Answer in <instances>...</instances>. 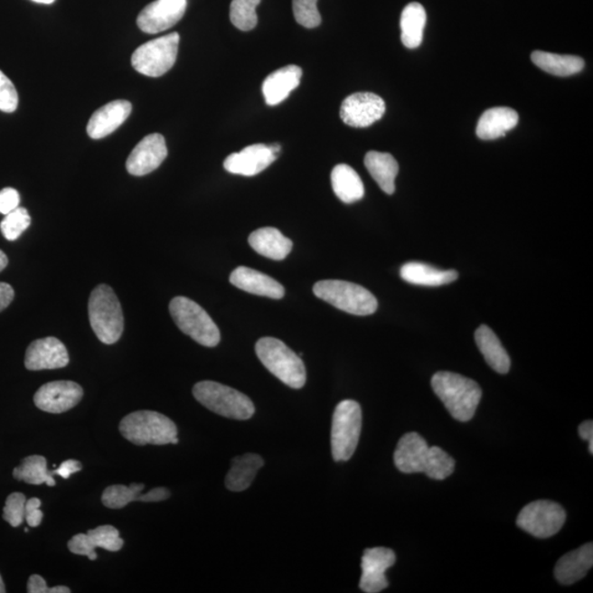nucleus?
<instances>
[{
	"instance_id": "nucleus-5",
	"label": "nucleus",
	"mask_w": 593,
	"mask_h": 593,
	"mask_svg": "<svg viewBox=\"0 0 593 593\" xmlns=\"http://www.w3.org/2000/svg\"><path fill=\"white\" fill-rule=\"evenodd\" d=\"M255 352L262 364L283 381L286 386L300 390L306 381L303 360L278 339L263 337L255 345Z\"/></svg>"
},
{
	"instance_id": "nucleus-49",
	"label": "nucleus",
	"mask_w": 593,
	"mask_h": 593,
	"mask_svg": "<svg viewBox=\"0 0 593 593\" xmlns=\"http://www.w3.org/2000/svg\"><path fill=\"white\" fill-rule=\"evenodd\" d=\"M33 2L38 3V4L50 5V4H53L55 2V0H33Z\"/></svg>"
},
{
	"instance_id": "nucleus-15",
	"label": "nucleus",
	"mask_w": 593,
	"mask_h": 593,
	"mask_svg": "<svg viewBox=\"0 0 593 593\" xmlns=\"http://www.w3.org/2000/svg\"><path fill=\"white\" fill-rule=\"evenodd\" d=\"M186 8L187 0H155L142 10L136 23L143 33H160L180 22Z\"/></svg>"
},
{
	"instance_id": "nucleus-48",
	"label": "nucleus",
	"mask_w": 593,
	"mask_h": 593,
	"mask_svg": "<svg viewBox=\"0 0 593 593\" xmlns=\"http://www.w3.org/2000/svg\"><path fill=\"white\" fill-rule=\"evenodd\" d=\"M268 146L270 148V151H272L273 155L278 157L279 153L281 151V146L278 145V143H275V145H270Z\"/></svg>"
},
{
	"instance_id": "nucleus-27",
	"label": "nucleus",
	"mask_w": 593,
	"mask_h": 593,
	"mask_svg": "<svg viewBox=\"0 0 593 593\" xmlns=\"http://www.w3.org/2000/svg\"><path fill=\"white\" fill-rule=\"evenodd\" d=\"M475 340L489 366L499 374H507L511 366L510 356L494 332L487 325H480Z\"/></svg>"
},
{
	"instance_id": "nucleus-44",
	"label": "nucleus",
	"mask_w": 593,
	"mask_h": 593,
	"mask_svg": "<svg viewBox=\"0 0 593 593\" xmlns=\"http://www.w3.org/2000/svg\"><path fill=\"white\" fill-rule=\"evenodd\" d=\"M171 497V492L167 488L158 487L142 494L139 497L140 503H160Z\"/></svg>"
},
{
	"instance_id": "nucleus-34",
	"label": "nucleus",
	"mask_w": 593,
	"mask_h": 593,
	"mask_svg": "<svg viewBox=\"0 0 593 593\" xmlns=\"http://www.w3.org/2000/svg\"><path fill=\"white\" fill-rule=\"evenodd\" d=\"M145 488L143 484H132L129 487L124 485H110L102 494L101 501L107 508L122 509L135 501H139Z\"/></svg>"
},
{
	"instance_id": "nucleus-18",
	"label": "nucleus",
	"mask_w": 593,
	"mask_h": 593,
	"mask_svg": "<svg viewBox=\"0 0 593 593\" xmlns=\"http://www.w3.org/2000/svg\"><path fill=\"white\" fill-rule=\"evenodd\" d=\"M125 541L119 531L112 525H101L89 530L87 534H78L69 541V550L75 555L87 556L90 560H97V547L109 551H119Z\"/></svg>"
},
{
	"instance_id": "nucleus-35",
	"label": "nucleus",
	"mask_w": 593,
	"mask_h": 593,
	"mask_svg": "<svg viewBox=\"0 0 593 593\" xmlns=\"http://www.w3.org/2000/svg\"><path fill=\"white\" fill-rule=\"evenodd\" d=\"M260 0H232L230 6V20L241 32H250L257 27L259 18L257 7Z\"/></svg>"
},
{
	"instance_id": "nucleus-4",
	"label": "nucleus",
	"mask_w": 593,
	"mask_h": 593,
	"mask_svg": "<svg viewBox=\"0 0 593 593\" xmlns=\"http://www.w3.org/2000/svg\"><path fill=\"white\" fill-rule=\"evenodd\" d=\"M120 433L127 441L139 445L177 444V427L170 418L155 411H136L122 419Z\"/></svg>"
},
{
	"instance_id": "nucleus-46",
	"label": "nucleus",
	"mask_w": 593,
	"mask_h": 593,
	"mask_svg": "<svg viewBox=\"0 0 593 593\" xmlns=\"http://www.w3.org/2000/svg\"><path fill=\"white\" fill-rule=\"evenodd\" d=\"M578 433L582 439L589 444V452L593 454V423L591 420L585 421L581 423L579 428H578Z\"/></svg>"
},
{
	"instance_id": "nucleus-25",
	"label": "nucleus",
	"mask_w": 593,
	"mask_h": 593,
	"mask_svg": "<svg viewBox=\"0 0 593 593\" xmlns=\"http://www.w3.org/2000/svg\"><path fill=\"white\" fill-rule=\"evenodd\" d=\"M249 243L255 252L273 260H283L293 249V241L279 230L268 227L250 233Z\"/></svg>"
},
{
	"instance_id": "nucleus-32",
	"label": "nucleus",
	"mask_w": 593,
	"mask_h": 593,
	"mask_svg": "<svg viewBox=\"0 0 593 593\" xmlns=\"http://www.w3.org/2000/svg\"><path fill=\"white\" fill-rule=\"evenodd\" d=\"M427 24L426 9L419 3L407 5L401 14V41L408 49L420 47L423 40V30Z\"/></svg>"
},
{
	"instance_id": "nucleus-33",
	"label": "nucleus",
	"mask_w": 593,
	"mask_h": 593,
	"mask_svg": "<svg viewBox=\"0 0 593 593\" xmlns=\"http://www.w3.org/2000/svg\"><path fill=\"white\" fill-rule=\"evenodd\" d=\"M14 477L29 485L47 484L54 487L53 475L49 472L47 459L40 455L25 457L20 466L14 469Z\"/></svg>"
},
{
	"instance_id": "nucleus-11",
	"label": "nucleus",
	"mask_w": 593,
	"mask_h": 593,
	"mask_svg": "<svg viewBox=\"0 0 593 593\" xmlns=\"http://www.w3.org/2000/svg\"><path fill=\"white\" fill-rule=\"evenodd\" d=\"M566 521L560 504L550 500H538L521 510L516 524L538 539H549L559 533Z\"/></svg>"
},
{
	"instance_id": "nucleus-24",
	"label": "nucleus",
	"mask_w": 593,
	"mask_h": 593,
	"mask_svg": "<svg viewBox=\"0 0 593 593\" xmlns=\"http://www.w3.org/2000/svg\"><path fill=\"white\" fill-rule=\"evenodd\" d=\"M519 124V115L508 107H495L485 111L477 125V136L482 140H495L507 135Z\"/></svg>"
},
{
	"instance_id": "nucleus-14",
	"label": "nucleus",
	"mask_w": 593,
	"mask_h": 593,
	"mask_svg": "<svg viewBox=\"0 0 593 593\" xmlns=\"http://www.w3.org/2000/svg\"><path fill=\"white\" fill-rule=\"evenodd\" d=\"M396 554L387 547L367 549L362 557L360 588L362 592L378 593L390 586L386 571L395 565Z\"/></svg>"
},
{
	"instance_id": "nucleus-1",
	"label": "nucleus",
	"mask_w": 593,
	"mask_h": 593,
	"mask_svg": "<svg viewBox=\"0 0 593 593\" xmlns=\"http://www.w3.org/2000/svg\"><path fill=\"white\" fill-rule=\"evenodd\" d=\"M396 467L403 474L424 473L428 478L444 480L451 476L455 461L441 447H429L420 434L410 432L399 439L395 455Z\"/></svg>"
},
{
	"instance_id": "nucleus-41",
	"label": "nucleus",
	"mask_w": 593,
	"mask_h": 593,
	"mask_svg": "<svg viewBox=\"0 0 593 593\" xmlns=\"http://www.w3.org/2000/svg\"><path fill=\"white\" fill-rule=\"evenodd\" d=\"M20 195L16 189L4 188L0 192V213L6 214L14 211L19 207Z\"/></svg>"
},
{
	"instance_id": "nucleus-38",
	"label": "nucleus",
	"mask_w": 593,
	"mask_h": 593,
	"mask_svg": "<svg viewBox=\"0 0 593 593\" xmlns=\"http://www.w3.org/2000/svg\"><path fill=\"white\" fill-rule=\"evenodd\" d=\"M25 495L20 493H14L9 495L6 504L4 508V520L6 521L13 528H18L24 521L25 513Z\"/></svg>"
},
{
	"instance_id": "nucleus-3",
	"label": "nucleus",
	"mask_w": 593,
	"mask_h": 593,
	"mask_svg": "<svg viewBox=\"0 0 593 593\" xmlns=\"http://www.w3.org/2000/svg\"><path fill=\"white\" fill-rule=\"evenodd\" d=\"M89 315L91 329L104 344H115L125 329L124 311L115 291L99 285L89 296Z\"/></svg>"
},
{
	"instance_id": "nucleus-31",
	"label": "nucleus",
	"mask_w": 593,
	"mask_h": 593,
	"mask_svg": "<svg viewBox=\"0 0 593 593\" xmlns=\"http://www.w3.org/2000/svg\"><path fill=\"white\" fill-rule=\"evenodd\" d=\"M532 62L539 69L543 70L546 73L555 76L575 75L579 73L585 68V61L578 56L560 55L555 53L543 52V51H535L531 55Z\"/></svg>"
},
{
	"instance_id": "nucleus-45",
	"label": "nucleus",
	"mask_w": 593,
	"mask_h": 593,
	"mask_svg": "<svg viewBox=\"0 0 593 593\" xmlns=\"http://www.w3.org/2000/svg\"><path fill=\"white\" fill-rule=\"evenodd\" d=\"M14 298V291L7 283H0V313L12 304Z\"/></svg>"
},
{
	"instance_id": "nucleus-22",
	"label": "nucleus",
	"mask_w": 593,
	"mask_h": 593,
	"mask_svg": "<svg viewBox=\"0 0 593 593\" xmlns=\"http://www.w3.org/2000/svg\"><path fill=\"white\" fill-rule=\"evenodd\" d=\"M303 70L296 65L284 66L265 79L262 91L266 104L279 105L299 86Z\"/></svg>"
},
{
	"instance_id": "nucleus-23",
	"label": "nucleus",
	"mask_w": 593,
	"mask_h": 593,
	"mask_svg": "<svg viewBox=\"0 0 593 593\" xmlns=\"http://www.w3.org/2000/svg\"><path fill=\"white\" fill-rule=\"evenodd\" d=\"M592 566L593 546L592 543H588L560 557L555 566L554 574L560 584L569 586L586 577Z\"/></svg>"
},
{
	"instance_id": "nucleus-47",
	"label": "nucleus",
	"mask_w": 593,
	"mask_h": 593,
	"mask_svg": "<svg viewBox=\"0 0 593 593\" xmlns=\"http://www.w3.org/2000/svg\"><path fill=\"white\" fill-rule=\"evenodd\" d=\"M7 265H8L7 255L5 254L2 249H0V272H2V270L6 268Z\"/></svg>"
},
{
	"instance_id": "nucleus-7",
	"label": "nucleus",
	"mask_w": 593,
	"mask_h": 593,
	"mask_svg": "<svg viewBox=\"0 0 593 593\" xmlns=\"http://www.w3.org/2000/svg\"><path fill=\"white\" fill-rule=\"evenodd\" d=\"M314 294L335 308L354 315H370L378 308L376 296L360 285L344 280H321Z\"/></svg>"
},
{
	"instance_id": "nucleus-21",
	"label": "nucleus",
	"mask_w": 593,
	"mask_h": 593,
	"mask_svg": "<svg viewBox=\"0 0 593 593\" xmlns=\"http://www.w3.org/2000/svg\"><path fill=\"white\" fill-rule=\"evenodd\" d=\"M230 283L247 293L268 298L281 299L285 296V288L278 281L245 266L233 270L230 275Z\"/></svg>"
},
{
	"instance_id": "nucleus-50",
	"label": "nucleus",
	"mask_w": 593,
	"mask_h": 593,
	"mask_svg": "<svg viewBox=\"0 0 593 593\" xmlns=\"http://www.w3.org/2000/svg\"><path fill=\"white\" fill-rule=\"evenodd\" d=\"M6 592V588H5L2 576H0V593Z\"/></svg>"
},
{
	"instance_id": "nucleus-20",
	"label": "nucleus",
	"mask_w": 593,
	"mask_h": 593,
	"mask_svg": "<svg viewBox=\"0 0 593 593\" xmlns=\"http://www.w3.org/2000/svg\"><path fill=\"white\" fill-rule=\"evenodd\" d=\"M132 105L127 100H115L101 107L91 116L87 133L91 139L99 140L111 135L129 118Z\"/></svg>"
},
{
	"instance_id": "nucleus-28",
	"label": "nucleus",
	"mask_w": 593,
	"mask_h": 593,
	"mask_svg": "<svg viewBox=\"0 0 593 593\" xmlns=\"http://www.w3.org/2000/svg\"><path fill=\"white\" fill-rule=\"evenodd\" d=\"M263 466V458L258 454H244L242 457H234L226 478L227 488L230 492H244L252 485L259 470Z\"/></svg>"
},
{
	"instance_id": "nucleus-36",
	"label": "nucleus",
	"mask_w": 593,
	"mask_h": 593,
	"mask_svg": "<svg viewBox=\"0 0 593 593\" xmlns=\"http://www.w3.org/2000/svg\"><path fill=\"white\" fill-rule=\"evenodd\" d=\"M32 224V217L27 209L18 207L14 212L6 214L2 223H0V230L5 239L8 241H16L25 230Z\"/></svg>"
},
{
	"instance_id": "nucleus-8",
	"label": "nucleus",
	"mask_w": 593,
	"mask_h": 593,
	"mask_svg": "<svg viewBox=\"0 0 593 593\" xmlns=\"http://www.w3.org/2000/svg\"><path fill=\"white\" fill-rule=\"evenodd\" d=\"M362 408L354 400L341 401L336 406L331 428L332 457L335 462L351 459L360 442Z\"/></svg>"
},
{
	"instance_id": "nucleus-6",
	"label": "nucleus",
	"mask_w": 593,
	"mask_h": 593,
	"mask_svg": "<svg viewBox=\"0 0 593 593\" xmlns=\"http://www.w3.org/2000/svg\"><path fill=\"white\" fill-rule=\"evenodd\" d=\"M193 397L208 410L233 420L245 421L252 418L255 407L244 393L216 381H204L196 383Z\"/></svg>"
},
{
	"instance_id": "nucleus-13",
	"label": "nucleus",
	"mask_w": 593,
	"mask_h": 593,
	"mask_svg": "<svg viewBox=\"0 0 593 593\" xmlns=\"http://www.w3.org/2000/svg\"><path fill=\"white\" fill-rule=\"evenodd\" d=\"M84 396L83 388L70 381L45 383L35 392L34 405L44 412L63 413L78 406Z\"/></svg>"
},
{
	"instance_id": "nucleus-37",
	"label": "nucleus",
	"mask_w": 593,
	"mask_h": 593,
	"mask_svg": "<svg viewBox=\"0 0 593 593\" xmlns=\"http://www.w3.org/2000/svg\"><path fill=\"white\" fill-rule=\"evenodd\" d=\"M318 0H293L296 22L305 28L314 29L321 24V14L316 7Z\"/></svg>"
},
{
	"instance_id": "nucleus-12",
	"label": "nucleus",
	"mask_w": 593,
	"mask_h": 593,
	"mask_svg": "<svg viewBox=\"0 0 593 593\" xmlns=\"http://www.w3.org/2000/svg\"><path fill=\"white\" fill-rule=\"evenodd\" d=\"M386 112L385 101L372 93H355L342 102L341 119L353 127H367L380 121Z\"/></svg>"
},
{
	"instance_id": "nucleus-2",
	"label": "nucleus",
	"mask_w": 593,
	"mask_h": 593,
	"mask_svg": "<svg viewBox=\"0 0 593 593\" xmlns=\"http://www.w3.org/2000/svg\"><path fill=\"white\" fill-rule=\"evenodd\" d=\"M431 385L455 420H472L483 396L476 381L455 372H438L432 377Z\"/></svg>"
},
{
	"instance_id": "nucleus-9",
	"label": "nucleus",
	"mask_w": 593,
	"mask_h": 593,
	"mask_svg": "<svg viewBox=\"0 0 593 593\" xmlns=\"http://www.w3.org/2000/svg\"><path fill=\"white\" fill-rule=\"evenodd\" d=\"M170 313L178 329L197 344L214 347L220 344V331L207 311L186 296H175L170 304Z\"/></svg>"
},
{
	"instance_id": "nucleus-39",
	"label": "nucleus",
	"mask_w": 593,
	"mask_h": 593,
	"mask_svg": "<svg viewBox=\"0 0 593 593\" xmlns=\"http://www.w3.org/2000/svg\"><path fill=\"white\" fill-rule=\"evenodd\" d=\"M19 97L16 87L12 80L0 71V110L4 112L16 111Z\"/></svg>"
},
{
	"instance_id": "nucleus-10",
	"label": "nucleus",
	"mask_w": 593,
	"mask_h": 593,
	"mask_svg": "<svg viewBox=\"0 0 593 593\" xmlns=\"http://www.w3.org/2000/svg\"><path fill=\"white\" fill-rule=\"evenodd\" d=\"M180 40V34L174 33L148 41L133 53V68L148 78H160L166 74L176 62Z\"/></svg>"
},
{
	"instance_id": "nucleus-43",
	"label": "nucleus",
	"mask_w": 593,
	"mask_h": 593,
	"mask_svg": "<svg viewBox=\"0 0 593 593\" xmlns=\"http://www.w3.org/2000/svg\"><path fill=\"white\" fill-rule=\"evenodd\" d=\"M81 468H83V466H81V464L79 461L69 459V461L61 464L60 467L54 470V472H51V474H52L53 476L58 475V476L62 477L63 479H69L71 475L80 472Z\"/></svg>"
},
{
	"instance_id": "nucleus-26",
	"label": "nucleus",
	"mask_w": 593,
	"mask_h": 593,
	"mask_svg": "<svg viewBox=\"0 0 593 593\" xmlns=\"http://www.w3.org/2000/svg\"><path fill=\"white\" fill-rule=\"evenodd\" d=\"M401 278L407 283L427 287H438V286L453 283L458 278L455 270H443L433 268L431 265L410 262L402 266Z\"/></svg>"
},
{
	"instance_id": "nucleus-42",
	"label": "nucleus",
	"mask_w": 593,
	"mask_h": 593,
	"mask_svg": "<svg viewBox=\"0 0 593 593\" xmlns=\"http://www.w3.org/2000/svg\"><path fill=\"white\" fill-rule=\"evenodd\" d=\"M41 504L42 503L38 498H32L25 503L24 520L27 521L28 525L32 526V528H37V526L42 523L43 513L40 510Z\"/></svg>"
},
{
	"instance_id": "nucleus-40",
	"label": "nucleus",
	"mask_w": 593,
	"mask_h": 593,
	"mask_svg": "<svg viewBox=\"0 0 593 593\" xmlns=\"http://www.w3.org/2000/svg\"><path fill=\"white\" fill-rule=\"evenodd\" d=\"M27 591L29 593H70L68 587L58 586L49 588L44 578L40 575H33L29 578Z\"/></svg>"
},
{
	"instance_id": "nucleus-19",
	"label": "nucleus",
	"mask_w": 593,
	"mask_h": 593,
	"mask_svg": "<svg viewBox=\"0 0 593 593\" xmlns=\"http://www.w3.org/2000/svg\"><path fill=\"white\" fill-rule=\"evenodd\" d=\"M268 146L253 145L244 147L241 152L232 153L223 163L226 171L235 175L255 176L266 170L278 160Z\"/></svg>"
},
{
	"instance_id": "nucleus-30",
	"label": "nucleus",
	"mask_w": 593,
	"mask_h": 593,
	"mask_svg": "<svg viewBox=\"0 0 593 593\" xmlns=\"http://www.w3.org/2000/svg\"><path fill=\"white\" fill-rule=\"evenodd\" d=\"M331 184L336 197L344 203L356 202L364 197V184L349 165H336L331 173Z\"/></svg>"
},
{
	"instance_id": "nucleus-16",
	"label": "nucleus",
	"mask_w": 593,
	"mask_h": 593,
	"mask_svg": "<svg viewBox=\"0 0 593 593\" xmlns=\"http://www.w3.org/2000/svg\"><path fill=\"white\" fill-rule=\"evenodd\" d=\"M167 147L165 136L155 133L145 137L133 148L127 160V171L133 176H145L155 172L165 161Z\"/></svg>"
},
{
	"instance_id": "nucleus-17",
	"label": "nucleus",
	"mask_w": 593,
	"mask_h": 593,
	"mask_svg": "<svg viewBox=\"0 0 593 593\" xmlns=\"http://www.w3.org/2000/svg\"><path fill=\"white\" fill-rule=\"evenodd\" d=\"M69 362L68 350L56 337L34 341L25 352L24 366L29 371L58 370L68 366Z\"/></svg>"
},
{
	"instance_id": "nucleus-29",
	"label": "nucleus",
	"mask_w": 593,
	"mask_h": 593,
	"mask_svg": "<svg viewBox=\"0 0 593 593\" xmlns=\"http://www.w3.org/2000/svg\"><path fill=\"white\" fill-rule=\"evenodd\" d=\"M365 166L382 192L392 195L396 191L395 181L399 165L395 157L390 153L376 151L368 152L365 156Z\"/></svg>"
}]
</instances>
